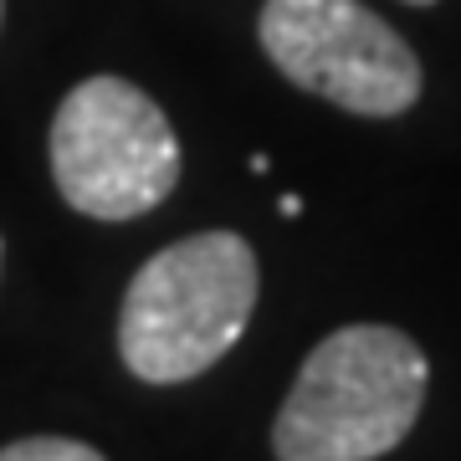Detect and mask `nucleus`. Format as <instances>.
<instances>
[{"instance_id":"2","label":"nucleus","mask_w":461,"mask_h":461,"mask_svg":"<svg viewBox=\"0 0 461 461\" xmlns=\"http://www.w3.org/2000/svg\"><path fill=\"white\" fill-rule=\"evenodd\" d=\"M257 251L236 230L185 236L133 272L118 354L144 384H185L226 359L257 313Z\"/></svg>"},{"instance_id":"7","label":"nucleus","mask_w":461,"mask_h":461,"mask_svg":"<svg viewBox=\"0 0 461 461\" xmlns=\"http://www.w3.org/2000/svg\"><path fill=\"white\" fill-rule=\"evenodd\" d=\"M0 11H5V0H0Z\"/></svg>"},{"instance_id":"6","label":"nucleus","mask_w":461,"mask_h":461,"mask_svg":"<svg viewBox=\"0 0 461 461\" xmlns=\"http://www.w3.org/2000/svg\"><path fill=\"white\" fill-rule=\"evenodd\" d=\"M405 5H436V0H405Z\"/></svg>"},{"instance_id":"1","label":"nucleus","mask_w":461,"mask_h":461,"mask_svg":"<svg viewBox=\"0 0 461 461\" xmlns=\"http://www.w3.org/2000/svg\"><path fill=\"white\" fill-rule=\"evenodd\" d=\"M426 379L430 364L411 333L348 323L303 359L272 451L277 461H379L420 420Z\"/></svg>"},{"instance_id":"5","label":"nucleus","mask_w":461,"mask_h":461,"mask_svg":"<svg viewBox=\"0 0 461 461\" xmlns=\"http://www.w3.org/2000/svg\"><path fill=\"white\" fill-rule=\"evenodd\" d=\"M0 461H108V456L83 441H67V436H26V441L5 446Z\"/></svg>"},{"instance_id":"3","label":"nucleus","mask_w":461,"mask_h":461,"mask_svg":"<svg viewBox=\"0 0 461 461\" xmlns=\"http://www.w3.org/2000/svg\"><path fill=\"white\" fill-rule=\"evenodd\" d=\"M57 190L77 215L133 221L180 180V139L165 108L123 77H87L62 98L47 133Z\"/></svg>"},{"instance_id":"4","label":"nucleus","mask_w":461,"mask_h":461,"mask_svg":"<svg viewBox=\"0 0 461 461\" xmlns=\"http://www.w3.org/2000/svg\"><path fill=\"white\" fill-rule=\"evenodd\" d=\"M262 51L282 77L359 118H395L420 98V57L359 0H267Z\"/></svg>"}]
</instances>
